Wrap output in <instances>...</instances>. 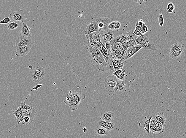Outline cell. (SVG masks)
<instances>
[{
    "instance_id": "obj_18",
    "label": "cell",
    "mask_w": 186,
    "mask_h": 138,
    "mask_svg": "<svg viewBox=\"0 0 186 138\" xmlns=\"http://www.w3.org/2000/svg\"><path fill=\"white\" fill-rule=\"evenodd\" d=\"M115 114L112 112L105 111L101 114V119L107 122H112L114 118Z\"/></svg>"
},
{
    "instance_id": "obj_17",
    "label": "cell",
    "mask_w": 186,
    "mask_h": 138,
    "mask_svg": "<svg viewBox=\"0 0 186 138\" xmlns=\"http://www.w3.org/2000/svg\"><path fill=\"white\" fill-rule=\"evenodd\" d=\"M20 34L22 36L31 38V37L32 35L31 28H29L27 25L26 24L23 22L22 23Z\"/></svg>"
},
{
    "instance_id": "obj_29",
    "label": "cell",
    "mask_w": 186,
    "mask_h": 138,
    "mask_svg": "<svg viewBox=\"0 0 186 138\" xmlns=\"http://www.w3.org/2000/svg\"><path fill=\"white\" fill-rule=\"evenodd\" d=\"M19 26V25L17 22L13 21V22H9V23H8L7 25V28L8 29L10 30H14L17 29Z\"/></svg>"
},
{
    "instance_id": "obj_3",
    "label": "cell",
    "mask_w": 186,
    "mask_h": 138,
    "mask_svg": "<svg viewBox=\"0 0 186 138\" xmlns=\"http://www.w3.org/2000/svg\"><path fill=\"white\" fill-rule=\"evenodd\" d=\"M137 45H140L144 49L150 50L152 51L156 50V47L149 37L145 34H142L136 39Z\"/></svg>"
},
{
    "instance_id": "obj_13",
    "label": "cell",
    "mask_w": 186,
    "mask_h": 138,
    "mask_svg": "<svg viewBox=\"0 0 186 138\" xmlns=\"http://www.w3.org/2000/svg\"><path fill=\"white\" fill-rule=\"evenodd\" d=\"M99 30L98 21H92L86 27L85 31V35L87 36L94 32L99 31Z\"/></svg>"
},
{
    "instance_id": "obj_21",
    "label": "cell",
    "mask_w": 186,
    "mask_h": 138,
    "mask_svg": "<svg viewBox=\"0 0 186 138\" xmlns=\"http://www.w3.org/2000/svg\"><path fill=\"white\" fill-rule=\"evenodd\" d=\"M185 51V47L183 46L178 50L170 53L169 54V56L171 59H174V60H177L182 56V54H183Z\"/></svg>"
},
{
    "instance_id": "obj_20",
    "label": "cell",
    "mask_w": 186,
    "mask_h": 138,
    "mask_svg": "<svg viewBox=\"0 0 186 138\" xmlns=\"http://www.w3.org/2000/svg\"><path fill=\"white\" fill-rule=\"evenodd\" d=\"M94 132L98 136L105 137L108 135L109 131H108L106 128L101 126L98 125L96 127Z\"/></svg>"
},
{
    "instance_id": "obj_2",
    "label": "cell",
    "mask_w": 186,
    "mask_h": 138,
    "mask_svg": "<svg viewBox=\"0 0 186 138\" xmlns=\"http://www.w3.org/2000/svg\"><path fill=\"white\" fill-rule=\"evenodd\" d=\"M88 51L90 60L92 65L99 71L102 72L106 71V63L104 56L93 53L89 49H88Z\"/></svg>"
},
{
    "instance_id": "obj_37",
    "label": "cell",
    "mask_w": 186,
    "mask_h": 138,
    "mask_svg": "<svg viewBox=\"0 0 186 138\" xmlns=\"http://www.w3.org/2000/svg\"><path fill=\"white\" fill-rule=\"evenodd\" d=\"M164 129L163 128H160L155 125V128H154V133H156V134H161V133H163L164 131Z\"/></svg>"
},
{
    "instance_id": "obj_28",
    "label": "cell",
    "mask_w": 186,
    "mask_h": 138,
    "mask_svg": "<svg viewBox=\"0 0 186 138\" xmlns=\"http://www.w3.org/2000/svg\"><path fill=\"white\" fill-rule=\"evenodd\" d=\"M91 38L93 42L99 41L101 42L100 35H99V31L94 32L91 34Z\"/></svg>"
},
{
    "instance_id": "obj_51",
    "label": "cell",
    "mask_w": 186,
    "mask_h": 138,
    "mask_svg": "<svg viewBox=\"0 0 186 138\" xmlns=\"http://www.w3.org/2000/svg\"><path fill=\"white\" fill-rule=\"evenodd\" d=\"M136 28H135V31L137 32H140V30L141 27L139 26H136Z\"/></svg>"
},
{
    "instance_id": "obj_1",
    "label": "cell",
    "mask_w": 186,
    "mask_h": 138,
    "mask_svg": "<svg viewBox=\"0 0 186 138\" xmlns=\"http://www.w3.org/2000/svg\"><path fill=\"white\" fill-rule=\"evenodd\" d=\"M86 98V95L82 93L80 87L77 86L74 91L70 90L66 96V99L64 100L65 104L68 106L72 111L77 110L80 103Z\"/></svg>"
},
{
    "instance_id": "obj_40",
    "label": "cell",
    "mask_w": 186,
    "mask_h": 138,
    "mask_svg": "<svg viewBox=\"0 0 186 138\" xmlns=\"http://www.w3.org/2000/svg\"><path fill=\"white\" fill-rule=\"evenodd\" d=\"M147 31H148V28H147V26H146L145 24H144L143 26L141 27L140 32L142 34H143L144 33L146 32Z\"/></svg>"
},
{
    "instance_id": "obj_32",
    "label": "cell",
    "mask_w": 186,
    "mask_h": 138,
    "mask_svg": "<svg viewBox=\"0 0 186 138\" xmlns=\"http://www.w3.org/2000/svg\"><path fill=\"white\" fill-rule=\"evenodd\" d=\"M122 46V45L120 43L117 42L112 44H111V52L117 51Z\"/></svg>"
},
{
    "instance_id": "obj_26",
    "label": "cell",
    "mask_w": 186,
    "mask_h": 138,
    "mask_svg": "<svg viewBox=\"0 0 186 138\" xmlns=\"http://www.w3.org/2000/svg\"><path fill=\"white\" fill-rule=\"evenodd\" d=\"M183 46H184V45L181 43H177L171 45L170 49H169V53H171L173 52H175V51H177Z\"/></svg>"
},
{
    "instance_id": "obj_44",
    "label": "cell",
    "mask_w": 186,
    "mask_h": 138,
    "mask_svg": "<svg viewBox=\"0 0 186 138\" xmlns=\"http://www.w3.org/2000/svg\"><path fill=\"white\" fill-rule=\"evenodd\" d=\"M124 69L123 68L117 70V71H115V72H114L112 74V75H114L116 77H117V76H118L119 75H120V74L123 72V71H124Z\"/></svg>"
},
{
    "instance_id": "obj_7",
    "label": "cell",
    "mask_w": 186,
    "mask_h": 138,
    "mask_svg": "<svg viewBox=\"0 0 186 138\" xmlns=\"http://www.w3.org/2000/svg\"><path fill=\"white\" fill-rule=\"evenodd\" d=\"M118 80L117 77L114 75L108 76L106 77L104 82V86L109 92H114L115 87Z\"/></svg>"
},
{
    "instance_id": "obj_11",
    "label": "cell",
    "mask_w": 186,
    "mask_h": 138,
    "mask_svg": "<svg viewBox=\"0 0 186 138\" xmlns=\"http://www.w3.org/2000/svg\"><path fill=\"white\" fill-rule=\"evenodd\" d=\"M31 39L30 38L23 36L18 37L16 42V49L24 46L31 45Z\"/></svg>"
},
{
    "instance_id": "obj_31",
    "label": "cell",
    "mask_w": 186,
    "mask_h": 138,
    "mask_svg": "<svg viewBox=\"0 0 186 138\" xmlns=\"http://www.w3.org/2000/svg\"><path fill=\"white\" fill-rule=\"evenodd\" d=\"M101 44L102 49L103 53H104V54L105 55V56L106 57V59H107V62L108 61L109 59L110 55L112 54V53H110L108 52L107 50H106V48H105V46L102 43L101 41Z\"/></svg>"
},
{
    "instance_id": "obj_9",
    "label": "cell",
    "mask_w": 186,
    "mask_h": 138,
    "mask_svg": "<svg viewBox=\"0 0 186 138\" xmlns=\"http://www.w3.org/2000/svg\"><path fill=\"white\" fill-rule=\"evenodd\" d=\"M152 117V115L149 114L144 117V120H142L139 123V127L143 130L144 133L147 135L150 136L149 127H150V120Z\"/></svg>"
},
{
    "instance_id": "obj_5",
    "label": "cell",
    "mask_w": 186,
    "mask_h": 138,
    "mask_svg": "<svg viewBox=\"0 0 186 138\" xmlns=\"http://www.w3.org/2000/svg\"><path fill=\"white\" fill-rule=\"evenodd\" d=\"M132 84L131 81H129L126 80H118L115 87L114 92L117 94H120L128 90L130 85Z\"/></svg>"
},
{
    "instance_id": "obj_43",
    "label": "cell",
    "mask_w": 186,
    "mask_h": 138,
    "mask_svg": "<svg viewBox=\"0 0 186 138\" xmlns=\"http://www.w3.org/2000/svg\"><path fill=\"white\" fill-rule=\"evenodd\" d=\"M108 29L112 31L115 30V21H112L108 26Z\"/></svg>"
},
{
    "instance_id": "obj_34",
    "label": "cell",
    "mask_w": 186,
    "mask_h": 138,
    "mask_svg": "<svg viewBox=\"0 0 186 138\" xmlns=\"http://www.w3.org/2000/svg\"><path fill=\"white\" fill-rule=\"evenodd\" d=\"M109 123V122H107V121H105V120L100 119L99 121H98V125L101 126V127L106 128L108 125Z\"/></svg>"
},
{
    "instance_id": "obj_12",
    "label": "cell",
    "mask_w": 186,
    "mask_h": 138,
    "mask_svg": "<svg viewBox=\"0 0 186 138\" xmlns=\"http://www.w3.org/2000/svg\"><path fill=\"white\" fill-rule=\"evenodd\" d=\"M142 48V47L140 45H137V46H134V47H128L127 49L126 50V54H125V58H124V61L133 56Z\"/></svg>"
},
{
    "instance_id": "obj_24",
    "label": "cell",
    "mask_w": 186,
    "mask_h": 138,
    "mask_svg": "<svg viewBox=\"0 0 186 138\" xmlns=\"http://www.w3.org/2000/svg\"><path fill=\"white\" fill-rule=\"evenodd\" d=\"M155 117H156V120H158V122L162 124L163 128H165L166 125V120L165 118L163 113V112H158L155 115Z\"/></svg>"
},
{
    "instance_id": "obj_10",
    "label": "cell",
    "mask_w": 186,
    "mask_h": 138,
    "mask_svg": "<svg viewBox=\"0 0 186 138\" xmlns=\"http://www.w3.org/2000/svg\"><path fill=\"white\" fill-rule=\"evenodd\" d=\"M10 17L14 22L23 23L25 20L24 10H20L11 13L10 14Z\"/></svg>"
},
{
    "instance_id": "obj_27",
    "label": "cell",
    "mask_w": 186,
    "mask_h": 138,
    "mask_svg": "<svg viewBox=\"0 0 186 138\" xmlns=\"http://www.w3.org/2000/svg\"><path fill=\"white\" fill-rule=\"evenodd\" d=\"M115 59V58L112 56V55L110 57L108 61L106 63V71L109 70V71H111L114 70L113 63Z\"/></svg>"
},
{
    "instance_id": "obj_45",
    "label": "cell",
    "mask_w": 186,
    "mask_h": 138,
    "mask_svg": "<svg viewBox=\"0 0 186 138\" xmlns=\"http://www.w3.org/2000/svg\"><path fill=\"white\" fill-rule=\"evenodd\" d=\"M119 53L121 54H123V55H125L126 54V50L124 49L123 46H121L117 50Z\"/></svg>"
},
{
    "instance_id": "obj_30",
    "label": "cell",
    "mask_w": 186,
    "mask_h": 138,
    "mask_svg": "<svg viewBox=\"0 0 186 138\" xmlns=\"http://www.w3.org/2000/svg\"><path fill=\"white\" fill-rule=\"evenodd\" d=\"M112 56L115 59H120V60L124 61V58H125V55H123V54L119 53L117 51L112 52Z\"/></svg>"
},
{
    "instance_id": "obj_14",
    "label": "cell",
    "mask_w": 186,
    "mask_h": 138,
    "mask_svg": "<svg viewBox=\"0 0 186 138\" xmlns=\"http://www.w3.org/2000/svg\"><path fill=\"white\" fill-rule=\"evenodd\" d=\"M117 42L120 43L123 48L125 50L127 49L128 48L126 36L124 33L122 35H118L115 38H114L110 41L111 44Z\"/></svg>"
},
{
    "instance_id": "obj_53",
    "label": "cell",
    "mask_w": 186,
    "mask_h": 138,
    "mask_svg": "<svg viewBox=\"0 0 186 138\" xmlns=\"http://www.w3.org/2000/svg\"><path fill=\"white\" fill-rule=\"evenodd\" d=\"M143 1L144 2H145L147 1H148V0H143Z\"/></svg>"
},
{
    "instance_id": "obj_16",
    "label": "cell",
    "mask_w": 186,
    "mask_h": 138,
    "mask_svg": "<svg viewBox=\"0 0 186 138\" xmlns=\"http://www.w3.org/2000/svg\"><path fill=\"white\" fill-rule=\"evenodd\" d=\"M31 50V45H29L17 49L16 52V55L18 57H24L29 54Z\"/></svg>"
},
{
    "instance_id": "obj_6",
    "label": "cell",
    "mask_w": 186,
    "mask_h": 138,
    "mask_svg": "<svg viewBox=\"0 0 186 138\" xmlns=\"http://www.w3.org/2000/svg\"><path fill=\"white\" fill-rule=\"evenodd\" d=\"M46 71L43 67L36 66L31 73V78L33 81L38 83L44 78Z\"/></svg>"
},
{
    "instance_id": "obj_22",
    "label": "cell",
    "mask_w": 186,
    "mask_h": 138,
    "mask_svg": "<svg viewBox=\"0 0 186 138\" xmlns=\"http://www.w3.org/2000/svg\"><path fill=\"white\" fill-rule=\"evenodd\" d=\"M96 21L98 22H101L104 25L103 30H107L108 29V26L111 22L114 21V19L109 17L99 18H97Z\"/></svg>"
},
{
    "instance_id": "obj_50",
    "label": "cell",
    "mask_w": 186,
    "mask_h": 138,
    "mask_svg": "<svg viewBox=\"0 0 186 138\" xmlns=\"http://www.w3.org/2000/svg\"><path fill=\"white\" fill-rule=\"evenodd\" d=\"M133 33L135 35H138V36H140V35H142V34L140 32L136 31L135 30L134 31Z\"/></svg>"
},
{
    "instance_id": "obj_42",
    "label": "cell",
    "mask_w": 186,
    "mask_h": 138,
    "mask_svg": "<svg viewBox=\"0 0 186 138\" xmlns=\"http://www.w3.org/2000/svg\"><path fill=\"white\" fill-rule=\"evenodd\" d=\"M125 70H124L120 75H119L117 76V78H118V79L120 80H125V78H124V76H127V75L125 74Z\"/></svg>"
},
{
    "instance_id": "obj_39",
    "label": "cell",
    "mask_w": 186,
    "mask_h": 138,
    "mask_svg": "<svg viewBox=\"0 0 186 138\" xmlns=\"http://www.w3.org/2000/svg\"><path fill=\"white\" fill-rule=\"evenodd\" d=\"M159 23L160 27H163V23H164V18L162 13H160L159 15Z\"/></svg>"
},
{
    "instance_id": "obj_25",
    "label": "cell",
    "mask_w": 186,
    "mask_h": 138,
    "mask_svg": "<svg viewBox=\"0 0 186 138\" xmlns=\"http://www.w3.org/2000/svg\"><path fill=\"white\" fill-rule=\"evenodd\" d=\"M87 45L88 48L90 49L93 53H96V54L99 55H103L101 53L100 51L96 47L95 45L94 44L92 40L88 41Z\"/></svg>"
},
{
    "instance_id": "obj_48",
    "label": "cell",
    "mask_w": 186,
    "mask_h": 138,
    "mask_svg": "<svg viewBox=\"0 0 186 138\" xmlns=\"http://www.w3.org/2000/svg\"><path fill=\"white\" fill-rule=\"evenodd\" d=\"M133 1L135 3H138L140 4H142L144 3L143 0H133Z\"/></svg>"
},
{
    "instance_id": "obj_41",
    "label": "cell",
    "mask_w": 186,
    "mask_h": 138,
    "mask_svg": "<svg viewBox=\"0 0 186 138\" xmlns=\"http://www.w3.org/2000/svg\"><path fill=\"white\" fill-rule=\"evenodd\" d=\"M105 47L108 52L110 53H112L111 50V44L110 42H105Z\"/></svg>"
},
{
    "instance_id": "obj_8",
    "label": "cell",
    "mask_w": 186,
    "mask_h": 138,
    "mask_svg": "<svg viewBox=\"0 0 186 138\" xmlns=\"http://www.w3.org/2000/svg\"><path fill=\"white\" fill-rule=\"evenodd\" d=\"M99 35H100L101 41L103 44L106 42H110L113 40L114 32L113 31L110 30L100 29L99 30Z\"/></svg>"
},
{
    "instance_id": "obj_19",
    "label": "cell",
    "mask_w": 186,
    "mask_h": 138,
    "mask_svg": "<svg viewBox=\"0 0 186 138\" xmlns=\"http://www.w3.org/2000/svg\"><path fill=\"white\" fill-rule=\"evenodd\" d=\"M12 114L15 115V119L18 123V125H19L20 123H22L23 117L22 115V109L20 106L13 112Z\"/></svg>"
},
{
    "instance_id": "obj_15",
    "label": "cell",
    "mask_w": 186,
    "mask_h": 138,
    "mask_svg": "<svg viewBox=\"0 0 186 138\" xmlns=\"http://www.w3.org/2000/svg\"><path fill=\"white\" fill-rule=\"evenodd\" d=\"M124 34L126 36L128 47H134V46H137V42L134 39V37L136 35L134 34L132 31L125 33Z\"/></svg>"
},
{
    "instance_id": "obj_36",
    "label": "cell",
    "mask_w": 186,
    "mask_h": 138,
    "mask_svg": "<svg viewBox=\"0 0 186 138\" xmlns=\"http://www.w3.org/2000/svg\"><path fill=\"white\" fill-rule=\"evenodd\" d=\"M115 128V123L112 121V122H109L106 129H107L108 131H110L114 130Z\"/></svg>"
},
{
    "instance_id": "obj_35",
    "label": "cell",
    "mask_w": 186,
    "mask_h": 138,
    "mask_svg": "<svg viewBox=\"0 0 186 138\" xmlns=\"http://www.w3.org/2000/svg\"><path fill=\"white\" fill-rule=\"evenodd\" d=\"M32 123V121L30 117L28 116H26L23 117L22 123L23 125H27L31 123Z\"/></svg>"
},
{
    "instance_id": "obj_23",
    "label": "cell",
    "mask_w": 186,
    "mask_h": 138,
    "mask_svg": "<svg viewBox=\"0 0 186 138\" xmlns=\"http://www.w3.org/2000/svg\"><path fill=\"white\" fill-rule=\"evenodd\" d=\"M124 61L115 59L113 63L114 70L115 71L123 69L124 66Z\"/></svg>"
},
{
    "instance_id": "obj_47",
    "label": "cell",
    "mask_w": 186,
    "mask_h": 138,
    "mask_svg": "<svg viewBox=\"0 0 186 138\" xmlns=\"http://www.w3.org/2000/svg\"><path fill=\"white\" fill-rule=\"evenodd\" d=\"M158 122V121L156 120L155 117H152L151 120H150V123L154 125H156Z\"/></svg>"
},
{
    "instance_id": "obj_52",
    "label": "cell",
    "mask_w": 186,
    "mask_h": 138,
    "mask_svg": "<svg viewBox=\"0 0 186 138\" xmlns=\"http://www.w3.org/2000/svg\"><path fill=\"white\" fill-rule=\"evenodd\" d=\"M182 137H183L184 138H186V131L185 132V134H184L183 135H182Z\"/></svg>"
},
{
    "instance_id": "obj_49",
    "label": "cell",
    "mask_w": 186,
    "mask_h": 138,
    "mask_svg": "<svg viewBox=\"0 0 186 138\" xmlns=\"http://www.w3.org/2000/svg\"><path fill=\"white\" fill-rule=\"evenodd\" d=\"M155 125L157 126V127H160V128H163V129H164V128H163V126H162V124H161L159 122H158L157 123H156V125Z\"/></svg>"
},
{
    "instance_id": "obj_38",
    "label": "cell",
    "mask_w": 186,
    "mask_h": 138,
    "mask_svg": "<svg viewBox=\"0 0 186 138\" xmlns=\"http://www.w3.org/2000/svg\"><path fill=\"white\" fill-rule=\"evenodd\" d=\"M11 19L10 18L6 17L4 19L0 21V24H8L9 22H11Z\"/></svg>"
},
{
    "instance_id": "obj_46",
    "label": "cell",
    "mask_w": 186,
    "mask_h": 138,
    "mask_svg": "<svg viewBox=\"0 0 186 138\" xmlns=\"http://www.w3.org/2000/svg\"><path fill=\"white\" fill-rule=\"evenodd\" d=\"M121 26V23L118 21H115V29L117 31H118L120 30Z\"/></svg>"
},
{
    "instance_id": "obj_4",
    "label": "cell",
    "mask_w": 186,
    "mask_h": 138,
    "mask_svg": "<svg viewBox=\"0 0 186 138\" xmlns=\"http://www.w3.org/2000/svg\"><path fill=\"white\" fill-rule=\"evenodd\" d=\"M20 106L22 109L23 117L26 116L29 117L33 122L36 115V110L35 108L32 106L28 105L25 102H21Z\"/></svg>"
},
{
    "instance_id": "obj_33",
    "label": "cell",
    "mask_w": 186,
    "mask_h": 138,
    "mask_svg": "<svg viewBox=\"0 0 186 138\" xmlns=\"http://www.w3.org/2000/svg\"><path fill=\"white\" fill-rule=\"evenodd\" d=\"M175 9V5L172 2L169 3L167 5V10L169 13H173Z\"/></svg>"
}]
</instances>
